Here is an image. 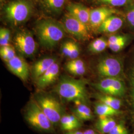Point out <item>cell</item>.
Instances as JSON below:
<instances>
[{
	"label": "cell",
	"instance_id": "6da1fadb",
	"mask_svg": "<svg viewBox=\"0 0 134 134\" xmlns=\"http://www.w3.org/2000/svg\"><path fill=\"white\" fill-rule=\"evenodd\" d=\"M86 82L71 77L61 78L55 91L60 97L67 101H81L87 103L88 97L86 88Z\"/></svg>",
	"mask_w": 134,
	"mask_h": 134
},
{
	"label": "cell",
	"instance_id": "7a4b0ae2",
	"mask_svg": "<svg viewBox=\"0 0 134 134\" xmlns=\"http://www.w3.org/2000/svg\"><path fill=\"white\" fill-rule=\"evenodd\" d=\"M40 44L45 48H53L64 37L65 29L62 24L52 19L39 21L35 27Z\"/></svg>",
	"mask_w": 134,
	"mask_h": 134
},
{
	"label": "cell",
	"instance_id": "3957f363",
	"mask_svg": "<svg viewBox=\"0 0 134 134\" xmlns=\"http://www.w3.org/2000/svg\"><path fill=\"white\" fill-rule=\"evenodd\" d=\"M24 117L29 126L37 131L45 133L55 132L54 126L34 98L30 99L25 106Z\"/></svg>",
	"mask_w": 134,
	"mask_h": 134
},
{
	"label": "cell",
	"instance_id": "277c9868",
	"mask_svg": "<svg viewBox=\"0 0 134 134\" xmlns=\"http://www.w3.org/2000/svg\"><path fill=\"white\" fill-rule=\"evenodd\" d=\"M33 7L27 0H15L10 2L4 9L6 19L14 25L26 21L32 14Z\"/></svg>",
	"mask_w": 134,
	"mask_h": 134
},
{
	"label": "cell",
	"instance_id": "5b68a950",
	"mask_svg": "<svg viewBox=\"0 0 134 134\" xmlns=\"http://www.w3.org/2000/svg\"><path fill=\"white\" fill-rule=\"evenodd\" d=\"M34 99L53 125L59 124L64 110L57 99L51 95L43 93L37 94Z\"/></svg>",
	"mask_w": 134,
	"mask_h": 134
},
{
	"label": "cell",
	"instance_id": "8992f818",
	"mask_svg": "<svg viewBox=\"0 0 134 134\" xmlns=\"http://www.w3.org/2000/svg\"><path fill=\"white\" fill-rule=\"evenodd\" d=\"M62 21L65 29L77 39L85 40L90 38V29L69 13L64 16Z\"/></svg>",
	"mask_w": 134,
	"mask_h": 134
},
{
	"label": "cell",
	"instance_id": "52a82bcc",
	"mask_svg": "<svg viewBox=\"0 0 134 134\" xmlns=\"http://www.w3.org/2000/svg\"><path fill=\"white\" fill-rule=\"evenodd\" d=\"M14 43L16 50L24 56L30 57L36 51V41L28 30H23L18 32L14 36Z\"/></svg>",
	"mask_w": 134,
	"mask_h": 134
},
{
	"label": "cell",
	"instance_id": "ba28073f",
	"mask_svg": "<svg viewBox=\"0 0 134 134\" xmlns=\"http://www.w3.org/2000/svg\"><path fill=\"white\" fill-rule=\"evenodd\" d=\"M93 86L102 93L115 97H122L126 92L124 82L118 77H105Z\"/></svg>",
	"mask_w": 134,
	"mask_h": 134
},
{
	"label": "cell",
	"instance_id": "9c48e42d",
	"mask_svg": "<svg viewBox=\"0 0 134 134\" xmlns=\"http://www.w3.org/2000/svg\"><path fill=\"white\" fill-rule=\"evenodd\" d=\"M97 71L101 77H118L123 72L122 63L117 58H105L97 64Z\"/></svg>",
	"mask_w": 134,
	"mask_h": 134
},
{
	"label": "cell",
	"instance_id": "30bf717a",
	"mask_svg": "<svg viewBox=\"0 0 134 134\" xmlns=\"http://www.w3.org/2000/svg\"><path fill=\"white\" fill-rule=\"evenodd\" d=\"M6 63L10 71L21 81H26L28 80L29 68L27 63L23 58L15 56Z\"/></svg>",
	"mask_w": 134,
	"mask_h": 134
},
{
	"label": "cell",
	"instance_id": "8fae6325",
	"mask_svg": "<svg viewBox=\"0 0 134 134\" xmlns=\"http://www.w3.org/2000/svg\"><path fill=\"white\" fill-rule=\"evenodd\" d=\"M117 14L116 10L107 7H102L91 10V28L97 30L101 24L112 15Z\"/></svg>",
	"mask_w": 134,
	"mask_h": 134
},
{
	"label": "cell",
	"instance_id": "7c38bea8",
	"mask_svg": "<svg viewBox=\"0 0 134 134\" xmlns=\"http://www.w3.org/2000/svg\"><path fill=\"white\" fill-rule=\"evenodd\" d=\"M59 72V65L56 62L37 80L36 86L39 89H44L48 87L56 81Z\"/></svg>",
	"mask_w": 134,
	"mask_h": 134
},
{
	"label": "cell",
	"instance_id": "4fadbf2b",
	"mask_svg": "<svg viewBox=\"0 0 134 134\" xmlns=\"http://www.w3.org/2000/svg\"><path fill=\"white\" fill-rule=\"evenodd\" d=\"M68 13L80 20L91 29L90 16L91 10L81 4L72 3L67 6Z\"/></svg>",
	"mask_w": 134,
	"mask_h": 134
},
{
	"label": "cell",
	"instance_id": "5bb4252c",
	"mask_svg": "<svg viewBox=\"0 0 134 134\" xmlns=\"http://www.w3.org/2000/svg\"><path fill=\"white\" fill-rule=\"evenodd\" d=\"M123 23L124 21L121 18L112 15L101 24L97 31L100 33H113L119 30Z\"/></svg>",
	"mask_w": 134,
	"mask_h": 134
},
{
	"label": "cell",
	"instance_id": "9a60e30c",
	"mask_svg": "<svg viewBox=\"0 0 134 134\" xmlns=\"http://www.w3.org/2000/svg\"><path fill=\"white\" fill-rule=\"evenodd\" d=\"M56 62V59L48 57L43 58L34 63L31 69V75L34 80L36 81Z\"/></svg>",
	"mask_w": 134,
	"mask_h": 134
},
{
	"label": "cell",
	"instance_id": "2e32d148",
	"mask_svg": "<svg viewBox=\"0 0 134 134\" xmlns=\"http://www.w3.org/2000/svg\"><path fill=\"white\" fill-rule=\"evenodd\" d=\"M82 121L73 114L63 115L60 121V126L61 129L66 132H69L78 129L82 126Z\"/></svg>",
	"mask_w": 134,
	"mask_h": 134
},
{
	"label": "cell",
	"instance_id": "e0dca14e",
	"mask_svg": "<svg viewBox=\"0 0 134 134\" xmlns=\"http://www.w3.org/2000/svg\"><path fill=\"white\" fill-rule=\"evenodd\" d=\"M75 107L72 109L73 114L81 121H89L93 119V115L91 108L87 104L81 101H76Z\"/></svg>",
	"mask_w": 134,
	"mask_h": 134
},
{
	"label": "cell",
	"instance_id": "ac0fdd59",
	"mask_svg": "<svg viewBox=\"0 0 134 134\" xmlns=\"http://www.w3.org/2000/svg\"><path fill=\"white\" fill-rule=\"evenodd\" d=\"M66 68L70 74L76 76H81L85 74L86 69L84 62L80 59H71L66 64Z\"/></svg>",
	"mask_w": 134,
	"mask_h": 134
},
{
	"label": "cell",
	"instance_id": "d6986e66",
	"mask_svg": "<svg viewBox=\"0 0 134 134\" xmlns=\"http://www.w3.org/2000/svg\"><path fill=\"white\" fill-rule=\"evenodd\" d=\"M66 0H40L44 9L52 14H58L62 11Z\"/></svg>",
	"mask_w": 134,
	"mask_h": 134
},
{
	"label": "cell",
	"instance_id": "ffe728a7",
	"mask_svg": "<svg viewBox=\"0 0 134 134\" xmlns=\"http://www.w3.org/2000/svg\"><path fill=\"white\" fill-rule=\"evenodd\" d=\"M116 125V121L113 118L106 117L99 118L96 122L95 127L100 134H108Z\"/></svg>",
	"mask_w": 134,
	"mask_h": 134
},
{
	"label": "cell",
	"instance_id": "44dd1931",
	"mask_svg": "<svg viewBox=\"0 0 134 134\" xmlns=\"http://www.w3.org/2000/svg\"><path fill=\"white\" fill-rule=\"evenodd\" d=\"M94 111L96 114L99 118L111 117L121 113L119 110L115 109L100 101L97 102L95 104Z\"/></svg>",
	"mask_w": 134,
	"mask_h": 134
},
{
	"label": "cell",
	"instance_id": "7402d4cb",
	"mask_svg": "<svg viewBox=\"0 0 134 134\" xmlns=\"http://www.w3.org/2000/svg\"><path fill=\"white\" fill-rule=\"evenodd\" d=\"M96 98L98 100V101L102 102L116 110H119L122 104V101L116 97L103 93V94H97Z\"/></svg>",
	"mask_w": 134,
	"mask_h": 134
},
{
	"label": "cell",
	"instance_id": "603a6c76",
	"mask_svg": "<svg viewBox=\"0 0 134 134\" xmlns=\"http://www.w3.org/2000/svg\"><path fill=\"white\" fill-rule=\"evenodd\" d=\"M108 47V40L103 38L100 37L94 40L89 45V50L94 53H100L104 51Z\"/></svg>",
	"mask_w": 134,
	"mask_h": 134
},
{
	"label": "cell",
	"instance_id": "cb8c5ba5",
	"mask_svg": "<svg viewBox=\"0 0 134 134\" xmlns=\"http://www.w3.org/2000/svg\"><path fill=\"white\" fill-rule=\"evenodd\" d=\"M0 55L1 58L6 63L16 56L14 48L10 45L1 47Z\"/></svg>",
	"mask_w": 134,
	"mask_h": 134
},
{
	"label": "cell",
	"instance_id": "d4e9b609",
	"mask_svg": "<svg viewBox=\"0 0 134 134\" xmlns=\"http://www.w3.org/2000/svg\"><path fill=\"white\" fill-rule=\"evenodd\" d=\"M130 97L134 117V62L130 70L129 74Z\"/></svg>",
	"mask_w": 134,
	"mask_h": 134
},
{
	"label": "cell",
	"instance_id": "484cf974",
	"mask_svg": "<svg viewBox=\"0 0 134 134\" xmlns=\"http://www.w3.org/2000/svg\"><path fill=\"white\" fill-rule=\"evenodd\" d=\"M133 0H98L101 4L113 7H120L129 5Z\"/></svg>",
	"mask_w": 134,
	"mask_h": 134
},
{
	"label": "cell",
	"instance_id": "4316f807",
	"mask_svg": "<svg viewBox=\"0 0 134 134\" xmlns=\"http://www.w3.org/2000/svg\"><path fill=\"white\" fill-rule=\"evenodd\" d=\"M10 34V30L5 28H1L0 29V45L1 47L9 45Z\"/></svg>",
	"mask_w": 134,
	"mask_h": 134
},
{
	"label": "cell",
	"instance_id": "83f0119b",
	"mask_svg": "<svg viewBox=\"0 0 134 134\" xmlns=\"http://www.w3.org/2000/svg\"><path fill=\"white\" fill-rule=\"evenodd\" d=\"M126 19L132 27L134 28V2H131L126 13Z\"/></svg>",
	"mask_w": 134,
	"mask_h": 134
},
{
	"label": "cell",
	"instance_id": "f1b7e54d",
	"mask_svg": "<svg viewBox=\"0 0 134 134\" xmlns=\"http://www.w3.org/2000/svg\"><path fill=\"white\" fill-rule=\"evenodd\" d=\"M107 40L108 45H111L121 43L123 41H127L128 38L125 35H114L110 36Z\"/></svg>",
	"mask_w": 134,
	"mask_h": 134
},
{
	"label": "cell",
	"instance_id": "f546056e",
	"mask_svg": "<svg viewBox=\"0 0 134 134\" xmlns=\"http://www.w3.org/2000/svg\"><path fill=\"white\" fill-rule=\"evenodd\" d=\"M108 134H129L127 129L123 123L116 124Z\"/></svg>",
	"mask_w": 134,
	"mask_h": 134
},
{
	"label": "cell",
	"instance_id": "4dcf8cb0",
	"mask_svg": "<svg viewBox=\"0 0 134 134\" xmlns=\"http://www.w3.org/2000/svg\"><path fill=\"white\" fill-rule=\"evenodd\" d=\"M72 41H66L63 43L61 48L63 54L66 57H70L72 50Z\"/></svg>",
	"mask_w": 134,
	"mask_h": 134
},
{
	"label": "cell",
	"instance_id": "1f68e13d",
	"mask_svg": "<svg viewBox=\"0 0 134 134\" xmlns=\"http://www.w3.org/2000/svg\"><path fill=\"white\" fill-rule=\"evenodd\" d=\"M80 55V48L79 45L74 42L72 41V50L70 56L71 59H77Z\"/></svg>",
	"mask_w": 134,
	"mask_h": 134
},
{
	"label": "cell",
	"instance_id": "d6a6232c",
	"mask_svg": "<svg viewBox=\"0 0 134 134\" xmlns=\"http://www.w3.org/2000/svg\"><path fill=\"white\" fill-rule=\"evenodd\" d=\"M127 41H123L121 43H117L115 44H111L108 45V47L110 48L113 52H117L122 50L123 48H124Z\"/></svg>",
	"mask_w": 134,
	"mask_h": 134
},
{
	"label": "cell",
	"instance_id": "836d02e7",
	"mask_svg": "<svg viewBox=\"0 0 134 134\" xmlns=\"http://www.w3.org/2000/svg\"><path fill=\"white\" fill-rule=\"evenodd\" d=\"M65 134H83V132L80 131H78L77 130H76L69 132H66V133Z\"/></svg>",
	"mask_w": 134,
	"mask_h": 134
},
{
	"label": "cell",
	"instance_id": "e575fe53",
	"mask_svg": "<svg viewBox=\"0 0 134 134\" xmlns=\"http://www.w3.org/2000/svg\"><path fill=\"white\" fill-rule=\"evenodd\" d=\"M83 134H99L92 129H87L83 132Z\"/></svg>",
	"mask_w": 134,
	"mask_h": 134
}]
</instances>
